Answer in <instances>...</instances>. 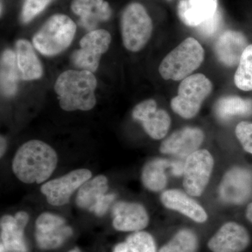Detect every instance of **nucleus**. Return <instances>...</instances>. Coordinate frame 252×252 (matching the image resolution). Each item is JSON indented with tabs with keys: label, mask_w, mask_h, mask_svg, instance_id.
I'll return each instance as SVG.
<instances>
[{
	"label": "nucleus",
	"mask_w": 252,
	"mask_h": 252,
	"mask_svg": "<svg viewBox=\"0 0 252 252\" xmlns=\"http://www.w3.org/2000/svg\"><path fill=\"white\" fill-rule=\"evenodd\" d=\"M57 164V154L51 146L42 141L31 140L18 149L12 170L23 183L41 184L51 177Z\"/></svg>",
	"instance_id": "nucleus-1"
},
{
	"label": "nucleus",
	"mask_w": 252,
	"mask_h": 252,
	"mask_svg": "<svg viewBox=\"0 0 252 252\" xmlns=\"http://www.w3.org/2000/svg\"><path fill=\"white\" fill-rule=\"evenodd\" d=\"M97 80L87 70H67L62 73L55 84L60 106L68 112L92 109L96 104L94 91Z\"/></svg>",
	"instance_id": "nucleus-2"
},
{
	"label": "nucleus",
	"mask_w": 252,
	"mask_h": 252,
	"mask_svg": "<svg viewBox=\"0 0 252 252\" xmlns=\"http://www.w3.org/2000/svg\"><path fill=\"white\" fill-rule=\"evenodd\" d=\"M204 59L203 46L196 39L188 37L164 58L159 72L165 80H183L201 65Z\"/></svg>",
	"instance_id": "nucleus-3"
},
{
	"label": "nucleus",
	"mask_w": 252,
	"mask_h": 252,
	"mask_svg": "<svg viewBox=\"0 0 252 252\" xmlns=\"http://www.w3.org/2000/svg\"><path fill=\"white\" fill-rule=\"evenodd\" d=\"M76 30L75 23L67 16L54 15L33 36V45L41 54L56 56L70 45Z\"/></svg>",
	"instance_id": "nucleus-4"
},
{
	"label": "nucleus",
	"mask_w": 252,
	"mask_h": 252,
	"mask_svg": "<svg viewBox=\"0 0 252 252\" xmlns=\"http://www.w3.org/2000/svg\"><path fill=\"white\" fill-rule=\"evenodd\" d=\"M212 88L211 81L204 74H191L180 83L177 95L170 102L172 110L184 119L195 117Z\"/></svg>",
	"instance_id": "nucleus-5"
},
{
	"label": "nucleus",
	"mask_w": 252,
	"mask_h": 252,
	"mask_svg": "<svg viewBox=\"0 0 252 252\" xmlns=\"http://www.w3.org/2000/svg\"><path fill=\"white\" fill-rule=\"evenodd\" d=\"M153 31V23L147 10L139 3L129 4L123 13L122 34L124 46L137 52L147 44Z\"/></svg>",
	"instance_id": "nucleus-6"
},
{
	"label": "nucleus",
	"mask_w": 252,
	"mask_h": 252,
	"mask_svg": "<svg viewBox=\"0 0 252 252\" xmlns=\"http://www.w3.org/2000/svg\"><path fill=\"white\" fill-rule=\"evenodd\" d=\"M214 167L211 154L200 149L190 154L186 159L184 167V187L191 196L202 195L210 181Z\"/></svg>",
	"instance_id": "nucleus-7"
},
{
	"label": "nucleus",
	"mask_w": 252,
	"mask_h": 252,
	"mask_svg": "<svg viewBox=\"0 0 252 252\" xmlns=\"http://www.w3.org/2000/svg\"><path fill=\"white\" fill-rule=\"evenodd\" d=\"M111 40L110 34L105 30H95L88 33L81 39L80 49L72 54L73 64L82 70L95 72L101 56L108 50Z\"/></svg>",
	"instance_id": "nucleus-8"
},
{
	"label": "nucleus",
	"mask_w": 252,
	"mask_h": 252,
	"mask_svg": "<svg viewBox=\"0 0 252 252\" xmlns=\"http://www.w3.org/2000/svg\"><path fill=\"white\" fill-rule=\"evenodd\" d=\"M108 189L107 177L96 176L79 189L76 203L81 209L89 210L97 216H103L116 198L114 194L107 193Z\"/></svg>",
	"instance_id": "nucleus-9"
},
{
	"label": "nucleus",
	"mask_w": 252,
	"mask_h": 252,
	"mask_svg": "<svg viewBox=\"0 0 252 252\" xmlns=\"http://www.w3.org/2000/svg\"><path fill=\"white\" fill-rule=\"evenodd\" d=\"M91 177L92 173L88 169H78L46 182L41 186V191L50 205L62 206L69 203L72 194Z\"/></svg>",
	"instance_id": "nucleus-10"
},
{
	"label": "nucleus",
	"mask_w": 252,
	"mask_h": 252,
	"mask_svg": "<svg viewBox=\"0 0 252 252\" xmlns=\"http://www.w3.org/2000/svg\"><path fill=\"white\" fill-rule=\"evenodd\" d=\"M35 228L36 244L45 250L59 248L73 233L72 228L64 219L47 212L38 217Z\"/></svg>",
	"instance_id": "nucleus-11"
},
{
	"label": "nucleus",
	"mask_w": 252,
	"mask_h": 252,
	"mask_svg": "<svg viewBox=\"0 0 252 252\" xmlns=\"http://www.w3.org/2000/svg\"><path fill=\"white\" fill-rule=\"evenodd\" d=\"M132 117L142 124L145 132L154 140L164 138L171 124L168 113L164 109H158L157 102L152 99L136 105Z\"/></svg>",
	"instance_id": "nucleus-12"
},
{
	"label": "nucleus",
	"mask_w": 252,
	"mask_h": 252,
	"mask_svg": "<svg viewBox=\"0 0 252 252\" xmlns=\"http://www.w3.org/2000/svg\"><path fill=\"white\" fill-rule=\"evenodd\" d=\"M219 193L226 203L241 205L250 198L252 193V176L249 170L233 167L223 176Z\"/></svg>",
	"instance_id": "nucleus-13"
},
{
	"label": "nucleus",
	"mask_w": 252,
	"mask_h": 252,
	"mask_svg": "<svg viewBox=\"0 0 252 252\" xmlns=\"http://www.w3.org/2000/svg\"><path fill=\"white\" fill-rule=\"evenodd\" d=\"M250 233L235 222H228L217 230L207 243L212 252H243L250 244Z\"/></svg>",
	"instance_id": "nucleus-14"
},
{
	"label": "nucleus",
	"mask_w": 252,
	"mask_h": 252,
	"mask_svg": "<svg viewBox=\"0 0 252 252\" xmlns=\"http://www.w3.org/2000/svg\"><path fill=\"white\" fill-rule=\"evenodd\" d=\"M204 133L196 127H184L174 132L162 142L160 151L162 154L187 158L198 150L203 142Z\"/></svg>",
	"instance_id": "nucleus-15"
},
{
	"label": "nucleus",
	"mask_w": 252,
	"mask_h": 252,
	"mask_svg": "<svg viewBox=\"0 0 252 252\" xmlns=\"http://www.w3.org/2000/svg\"><path fill=\"white\" fill-rule=\"evenodd\" d=\"M29 220L26 212H18L14 217L5 215L0 221L1 252H26L24 229Z\"/></svg>",
	"instance_id": "nucleus-16"
},
{
	"label": "nucleus",
	"mask_w": 252,
	"mask_h": 252,
	"mask_svg": "<svg viewBox=\"0 0 252 252\" xmlns=\"http://www.w3.org/2000/svg\"><path fill=\"white\" fill-rule=\"evenodd\" d=\"M112 215L113 225L119 231H140L149 224L148 214L139 203L119 202L113 207Z\"/></svg>",
	"instance_id": "nucleus-17"
},
{
	"label": "nucleus",
	"mask_w": 252,
	"mask_h": 252,
	"mask_svg": "<svg viewBox=\"0 0 252 252\" xmlns=\"http://www.w3.org/2000/svg\"><path fill=\"white\" fill-rule=\"evenodd\" d=\"M183 167L182 162L162 158L154 159L144 165L142 172V183L149 190L160 191L167 185L166 170H170L172 175L180 176L183 172Z\"/></svg>",
	"instance_id": "nucleus-18"
},
{
	"label": "nucleus",
	"mask_w": 252,
	"mask_h": 252,
	"mask_svg": "<svg viewBox=\"0 0 252 252\" xmlns=\"http://www.w3.org/2000/svg\"><path fill=\"white\" fill-rule=\"evenodd\" d=\"M248 39L240 32L226 31L220 34L215 44L217 59L227 67H234L240 62Z\"/></svg>",
	"instance_id": "nucleus-19"
},
{
	"label": "nucleus",
	"mask_w": 252,
	"mask_h": 252,
	"mask_svg": "<svg viewBox=\"0 0 252 252\" xmlns=\"http://www.w3.org/2000/svg\"><path fill=\"white\" fill-rule=\"evenodd\" d=\"M71 9L80 17V26L90 32L95 31L97 25L109 20L112 14L108 2L104 0H74Z\"/></svg>",
	"instance_id": "nucleus-20"
},
{
	"label": "nucleus",
	"mask_w": 252,
	"mask_h": 252,
	"mask_svg": "<svg viewBox=\"0 0 252 252\" xmlns=\"http://www.w3.org/2000/svg\"><path fill=\"white\" fill-rule=\"evenodd\" d=\"M218 9V0H180L177 6L179 17L189 27H198Z\"/></svg>",
	"instance_id": "nucleus-21"
},
{
	"label": "nucleus",
	"mask_w": 252,
	"mask_h": 252,
	"mask_svg": "<svg viewBox=\"0 0 252 252\" xmlns=\"http://www.w3.org/2000/svg\"><path fill=\"white\" fill-rule=\"evenodd\" d=\"M160 200L167 208L180 212L197 223H204L207 220V215L203 207L182 190H165L161 194Z\"/></svg>",
	"instance_id": "nucleus-22"
},
{
	"label": "nucleus",
	"mask_w": 252,
	"mask_h": 252,
	"mask_svg": "<svg viewBox=\"0 0 252 252\" xmlns=\"http://www.w3.org/2000/svg\"><path fill=\"white\" fill-rule=\"evenodd\" d=\"M15 54L20 76L23 80L32 81L42 76V66L29 41L20 39L15 45Z\"/></svg>",
	"instance_id": "nucleus-23"
},
{
	"label": "nucleus",
	"mask_w": 252,
	"mask_h": 252,
	"mask_svg": "<svg viewBox=\"0 0 252 252\" xmlns=\"http://www.w3.org/2000/svg\"><path fill=\"white\" fill-rule=\"evenodd\" d=\"M215 113L220 122H227L235 117L252 115V99L238 96L220 97L215 105Z\"/></svg>",
	"instance_id": "nucleus-24"
},
{
	"label": "nucleus",
	"mask_w": 252,
	"mask_h": 252,
	"mask_svg": "<svg viewBox=\"0 0 252 252\" xmlns=\"http://www.w3.org/2000/svg\"><path fill=\"white\" fill-rule=\"evenodd\" d=\"M21 78L16 54L12 50L4 51L1 57V92L5 97H12L18 91Z\"/></svg>",
	"instance_id": "nucleus-25"
},
{
	"label": "nucleus",
	"mask_w": 252,
	"mask_h": 252,
	"mask_svg": "<svg viewBox=\"0 0 252 252\" xmlns=\"http://www.w3.org/2000/svg\"><path fill=\"white\" fill-rule=\"evenodd\" d=\"M113 252H157V246L152 235L137 231L129 235L125 241L118 244Z\"/></svg>",
	"instance_id": "nucleus-26"
},
{
	"label": "nucleus",
	"mask_w": 252,
	"mask_h": 252,
	"mask_svg": "<svg viewBox=\"0 0 252 252\" xmlns=\"http://www.w3.org/2000/svg\"><path fill=\"white\" fill-rule=\"evenodd\" d=\"M198 246V238L195 232L185 228L179 230L158 252H197Z\"/></svg>",
	"instance_id": "nucleus-27"
},
{
	"label": "nucleus",
	"mask_w": 252,
	"mask_h": 252,
	"mask_svg": "<svg viewBox=\"0 0 252 252\" xmlns=\"http://www.w3.org/2000/svg\"><path fill=\"white\" fill-rule=\"evenodd\" d=\"M235 86L240 90L252 91V44L244 51L234 75Z\"/></svg>",
	"instance_id": "nucleus-28"
},
{
	"label": "nucleus",
	"mask_w": 252,
	"mask_h": 252,
	"mask_svg": "<svg viewBox=\"0 0 252 252\" xmlns=\"http://www.w3.org/2000/svg\"><path fill=\"white\" fill-rule=\"evenodd\" d=\"M51 0H26L23 5L21 21L28 23L32 21L51 2Z\"/></svg>",
	"instance_id": "nucleus-29"
},
{
	"label": "nucleus",
	"mask_w": 252,
	"mask_h": 252,
	"mask_svg": "<svg viewBox=\"0 0 252 252\" xmlns=\"http://www.w3.org/2000/svg\"><path fill=\"white\" fill-rule=\"evenodd\" d=\"M235 135L244 150L252 155V123L240 122L235 128Z\"/></svg>",
	"instance_id": "nucleus-30"
},
{
	"label": "nucleus",
	"mask_w": 252,
	"mask_h": 252,
	"mask_svg": "<svg viewBox=\"0 0 252 252\" xmlns=\"http://www.w3.org/2000/svg\"><path fill=\"white\" fill-rule=\"evenodd\" d=\"M222 15L220 9L215 16L200 24L197 27L198 32L205 37H210L215 34L221 25Z\"/></svg>",
	"instance_id": "nucleus-31"
},
{
	"label": "nucleus",
	"mask_w": 252,
	"mask_h": 252,
	"mask_svg": "<svg viewBox=\"0 0 252 252\" xmlns=\"http://www.w3.org/2000/svg\"><path fill=\"white\" fill-rule=\"evenodd\" d=\"M6 141L5 140L4 137H3L2 136H1V151H0V155H1V157H2L4 156L5 152H6Z\"/></svg>",
	"instance_id": "nucleus-32"
},
{
	"label": "nucleus",
	"mask_w": 252,
	"mask_h": 252,
	"mask_svg": "<svg viewBox=\"0 0 252 252\" xmlns=\"http://www.w3.org/2000/svg\"><path fill=\"white\" fill-rule=\"evenodd\" d=\"M246 217L248 220L252 223V203H250L247 208Z\"/></svg>",
	"instance_id": "nucleus-33"
},
{
	"label": "nucleus",
	"mask_w": 252,
	"mask_h": 252,
	"mask_svg": "<svg viewBox=\"0 0 252 252\" xmlns=\"http://www.w3.org/2000/svg\"><path fill=\"white\" fill-rule=\"evenodd\" d=\"M81 252L80 250H79V249L77 248H74V250H71L70 252Z\"/></svg>",
	"instance_id": "nucleus-34"
}]
</instances>
